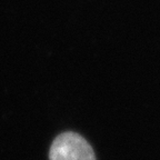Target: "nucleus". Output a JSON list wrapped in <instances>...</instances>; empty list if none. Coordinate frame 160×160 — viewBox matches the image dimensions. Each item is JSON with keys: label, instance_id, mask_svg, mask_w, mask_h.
<instances>
[{"label": "nucleus", "instance_id": "nucleus-1", "mask_svg": "<svg viewBox=\"0 0 160 160\" xmlns=\"http://www.w3.org/2000/svg\"><path fill=\"white\" fill-rule=\"evenodd\" d=\"M49 160H96V156L85 138L75 132H65L51 145Z\"/></svg>", "mask_w": 160, "mask_h": 160}]
</instances>
